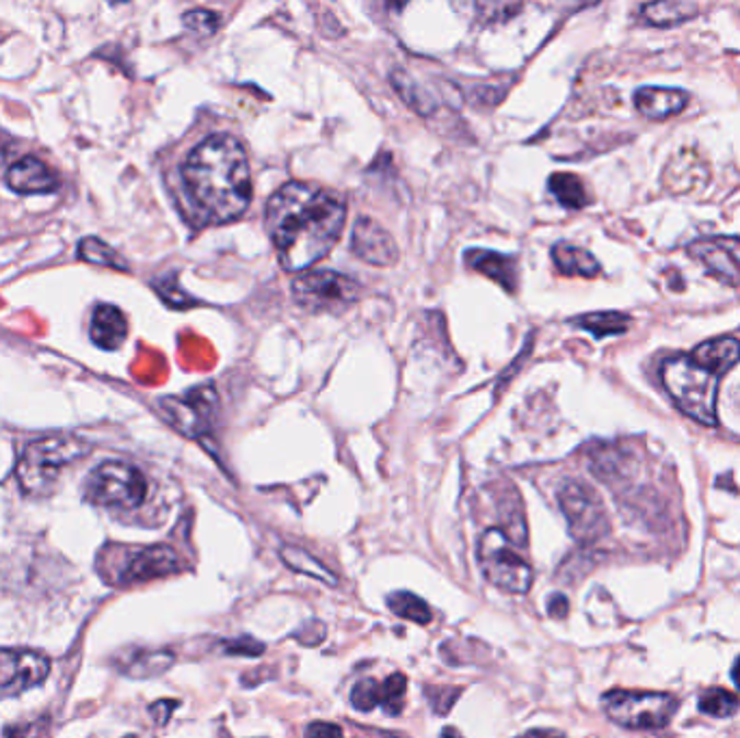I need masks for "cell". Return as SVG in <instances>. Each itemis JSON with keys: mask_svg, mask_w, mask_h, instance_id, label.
<instances>
[{"mask_svg": "<svg viewBox=\"0 0 740 738\" xmlns=\"http://www.w3.org/2000/svg\"><path fill=\"white\" fill-rule=\"evenodd\" d=\"M345 199L329 188L288 183L265 208V223L286 272L303 274L325 258L343 234Z\"/></svg>", "mask_w": 740, "mask_h": 738, "instance_id": "cell-1", "label": "cell"}, {"mask_svg": "<svg viewBox=\"0 0 740 738\" xmlns=\"http://www.w3.org/2000/svg\"><path fill=\"white\" fill-rule=\"evenodd\" d=\"M183 178L193 204L212 221H232L252 201L247 152L230 135H215L201 141L188 154Z\"/></svg>", "mask_w": 740, "mask_h": 738, "instance_id": "cell-2", "label": "cell"}, {"mask_svg": "<svg viewBox=\"0 0 740 738\" xmlns=\"http://www.w3.org/2000/svg\"><path fill=\"white\" fill-rule=\"evenodd\" d=\"M660 379L680 412L704 427L717 425V374L695 365L691 356H675L662 362Z\"/></svg>", "mask_w": 740, "mask_h": 738, "instance_id": "cell-3", "label": "cell"}, {"mask_svg": "<svg viewBox=\"0 0 740 738\" xmlns=\"http://www.w3.org/2000/svg\"><path fill=\"white\" fill-rule=\"evenodd\" d=\"M88 456V445L79 438H46L26 447L15 468L20 487L31 496H46L57 485L70 463Z\"/></svg>", "mask_w": 740, "mask_h": 738, "instance_id": "cell-4", "label": "cell"}, {"mask_svg": "<svg viewBox=\"0 0 740 738\" xmlns=\"http://www.w3.org/2000/svg\"><path fill=\"white\" fill-rule=\"evenodd\" d=\"M606 717L628 730H660L669 726L680 708V700L662 691L615 689L602 697Z\"/></svg>", "mask_w": 740, "mask_h": 738, "instance_id": "cell-5", "label": "cell"}, {"mask_svg": "<svg viewBox=\"0 0 740 738\" xmlns=\"http://www.w3.org/2000/svg\"><path fill=\"white\" fill-rule=\"evenodd\" d=\"M478 563L485 578L505 593L524 596L533 587L531 565L511 549L500 529H489L478 540Z\"/></svg>", "mask_w": 740, "mask_h": 738, "instance_id": "cell-6", "label": "cell"}, {"mask_svg": "<svg viewBox=\"0 0 740 738\" xmlns=\"http://www.w3.org/2000/svg\"><path fill=\"white\" fill-rule=\"evenodd\" d=\"M148 481L135 465L104 462L93 468L85 483L88 500L97 507L135 509L146 500Z\"/></svg>", "mask_w": 740, "mask_h": 738, "instance_id": "cell-7", "label": "cell"}, {"mask_svg": "<svg viewBox=\"0 0 740 738\" xmlns=\"http://www.w3.org/2000/svg\"><path fill=\"white\" fill-rule=\"evenodd\" d=\"M558 505L567 520L569 533L580 544H596L611 524L602 498L582 481H567L558 489Z\"/></svg>", "mask_w": 740, "mask_h": 738, "instance_id": "cell-8", "label": "cell"}, {"mask_svg": "<svg viewBox=\"0 0 740 738\" xmlns=\"http://www.w3.org/2000/svg\"><path fill=\"white\" fill-rule=\"evenodd\" d=\"M292 292L299 305L312 312L343 310L360 297V284L349 276L319 269L301 274L292 281Z\"/></svg>", "mask_w": 740, "mask_h": 738, "instance_id": "cell-9", "label": "cell"}, {"mask_svg": "<svg viewBox=\"0 0 740 738\" xmlns=\"http://www.w3.org/2000/svg\"><path fill=\"white\" fill-rule=\"evenodd\" d=\"M50 673V660L33 649L0 647V697L18 695L42 684Z\"/></svg>", "mask_w": 740, "mask_h": 738, "instance_id": "cell-10", "label": "cell"}, {"mask_svg": "<svg viewBox=\"0 0 740 738\" xmlns=\"http://www.w3.org/2000/svg\"><path fill=\"white\" fill-rule=\"evenodd\" d=\"M708 274L728 286H740V237H708L686 247Z\"/></svg>", "mask_w": 740, "mask_h": 738, "instance_id": "cell-11", "label": "cell"}, {"mask_svg": "<svg viewBox=\"0 0 740 738\" xmlns=\"http://www.w3.org/2000/svg\"><path fill=\"white\" fill-rule=\"evenodd\" d=\"M165 412L170 420L185 434V436H201L208 429L210 414L217 405V394L212 388H197L188 392L183 399H167Z\"/></svg>", "mask_w": 740, "mask_h": 738, "instance_id": "cell-12", "label": "cell"}, {"mask_svg": "<svg viewBox=\"0 0 740 738\" xmlns=\"http://www.w3.org/2000/svg\"><path fill=\"white\" fill-rule=\"evenodd\" d=\"M351 250L372 267H392L398 263V247L392 234L370 217H360L356 221Z\"/></svg>", "mask_w": 740, "mask_h": 738, "instance_id": "cell-13", "label": "cell"}, {"mask_svg": "<svg viewBox=\"0 0 740 738\" xmlns=\"http://www.w3.org/2000/svg\"><path fill=\"white\" fill-rule=\"evenodd\" d=\"M181 556L167 546H150L128 554L119 574L122 583H146L181 572Z\"/></svg>", "mask_w": 740, "mask_h": 738, "instance_id": "cell-14", "label": "cell"}, {"mask_svg": "<svg viewBox=\"0 0 740 738\" xmlns=\"http://www.w3.org/2000/svg\"><path fill=\"white\" fill-rule=\"evenodd\" d=\"M708 178H710L708 163L699 154L684 150L669 161L662 174V185L673 195H686L702 188L708 183Z\"/></svg>", "mask_w": 740, "mask_h": 738, "instance_id": "cell-15", "label": "cell"}, {"mask_svg": "<svg viewBox=\"0 0 740 738\" xmlns=\"http://www.w3.org/2000/svg\"><path fill=\"white\" fill-rule=\"evenodd\" d=\"M7 185L22 195H33V193L44 195V193L57 191L59 181L39 159L26 157L9 168Z\"/></svg>", "mask_w": 740, "mask_h": 738, "instance_id": "cell-16", "label": "cell"}, {"mask_svg": "<svg viewBox=\"0 0 740 738\" xmlns=\"http://www.w3.org/2000/svg\"><path fill=\"white\" fill-rule=\"evenodd\" d=\"M92 341L104 351L119 349L128 338V321L124 312L111 303H100L93 310L92 325H90Z\"/></svg>", "mask_w": 740, "mask_h": 738, "instance_id": "cell-17", "label": "cell"}, {"mask_svg": "<svg viewBox=\"0 0 740 738\" xmlns=\"http://www.w3.org/2000/svg\"><path fill=\"white\" fill-rule=\"evenodd\" d=\"M689 100H691L689 93L664 88H641L635 93L637 111L654 122H662L667 117L682 113L689 106Z\"/></svg>", "mask_w": 740, "mask_h": 738, "instance_id": "cell-18", "label": "cell"}, {"mask_svg": "<svg viewBox=\"0 0 740 738\" xmlns=\"http://www.w3.org/2000/svg\"><path fill=\"white\" fill-rule=\"evenodd\" d=\"M465 263L474 272H478V274L494 279L496 284H500L505 290L516 292V288H518V263H516V258L498 254V252H489V250H470L465 254Z\"/></svg>", "mask_w": 740, "mask_h": 738, "instance_id": "cell-19", "label": "cell"}, {"mask_svg": "<svg viewBox=\"0 0 740 738\" xmlns=\"http://www.w3.org/2000/svg\"><path fill=\"white\" fill-rule=\"evenodd\" d=\"M691 360L719 377L739 365L740 341L732 336H719V338L706 341L691 354Z\"/></svg>", "mask_w": 740, "mask_h": 738, "instance_id": "cell-20", "label": "cell"}, {"mask_svg": "<svg viewBox=\"0 0 740 738\" xmlns=\"http://www.w3.org/2000/svg\"><path fill=\"white\" fill-rule=\"evenodd\" d=\"M553 261L563 276L596 277L602 274V267L593 254L569 243H556Z\"/></svg>", "mask_w": 740, "mask_h": 738, "instance_id": "cell-21", "label": "cell"}, {"mask_svg": "<svg viewBox=\"0 0 740 738\" xmlns=\"http://www.w3.org/2000/svg\"><path fill=\"white\" fill-rule=\"evenodd\" d=\"M174 662V656L163 649H135L126 654L122 671L132 678H154L165 673Z\"/></svg>", "mask_w": 740, "mask_h": 738, "instance_id": "cell-22", "label": "cell"}, {"mask_svg": "<svg viewBox=\"0 0 740 738\" xmlns=\"http://www.w3.org/2000/svg\"><path fill=\"white\" fill-rule=\"evenodd\" d=\"M697 11H699V7L695 2H682V0L649 2V4H644V9H641L646 22H649L651 26H660V28L689 22L697 15Z\"/></svg>", "mask_w": 740, "mask_h": 738, "instance_id": "cell-23", "label": "cell"}, {"mask_svg": "<svg viewBox=\"0 0 740 738\" xmlns=\"http://www.w3.org/2000/svg\"><path fill=\"white\" fill-rule=\"evenodd\" d=\"M571 323L582 327L585 332H591L596 338H604V336H617V334L628 332L631 316L622 312H591V314L574 319Z\"/></svg>", "mask_w": 740, "mask_h": 738, "instance_id": "cell-24", "label": "cell"}, {"mask_svg": "<svg viewBox=\"0 0 740 738\" xmlns=\"http://www.w3.org/2000/svg\"><path fill=\"white\" fill-rule=\"evenodd\" d=\"M279 556H281V561H284L290 569H294V572H299V574L312 576V578H316V580H321V583H325V585H332V587L338 585V578H336V576H334L319 558H314L312 554L308 553V551H303V549L284 546Z\"/></svg>", "mask_w": 740, "mask_h": 738, "instance_id": "cell-25", "label": "cell"}, {"mask_svg": "<svg viewBox=\"0 0 740 738\" xmlns=\"http://www.w3.org/2000/svg\"><path fill=\"white\" fill-rule=\"evenodd\" d=\"M697 706L704 715H710V717H717V719H730V717L739 715L740 700L737 693H732L728 689L713 687V689H706L699 695Z\"/></svg>", "mask_w": 740, "mask_h": 738, "instance_id": "cell-26", "label": "cell"}, {"mask_svg": "<svg viewBox=\"0 0 740 738\" xmlns=\"http://www.w3.org/2000/svg\"><path fill=\"white\" fill-rule=\"evenodd\" d=\"M551 191L556 197V201L569 210H580L589 204V195L587 188L582 185V181L574 174H553L551 178Z\"/></svg>", "mask_w": 740, "mask_h": 738, "instance_id": "cell-27", "label": "cell"}, {"mask_svg": "<svg viewBox=\"0 0 740 738\" xmlns=\"http://www.w3.org/2000/svg\"><path fill=\"white\" fill-rule=\"evenodd\" d=\"M388 607L394 615L403 618V620H409L414 624H420V626H427L431 622V609L427 602H423L418 596L409 593V591H396L388 598Z\"/></svg>", "mask_w": 740, "mask_h": 738, "instance_id": "cell-28", "label": "cell"}, {"mask_svg": "<svg viewBox=\"0 0 740 738\" xmlns=\"http://www.w3.org/2000/svg\"><path fill=\"white\" fill-rule=\"evenodd\" d=\"M385 704H388L385 682H377L372 678H367V680H360L351 691V706L360 713H369L377 706L385 708Z\"/></svg>", "mask_w": 740, "mask_h": 738, "instance_id": "cell-29", "label": "cell"}, {"mask_svg": "<svg viewBox=\"0 0 740 738\" xmlns=\"http://www.w3.org/2000/svg\"><path fill=\"white\" fill-rule=\"evenodd\" d=\"M79 256L85 263H92V265H104V267H113V269H126L124 258L108 243L97 241V239L81 241Z\"/></svg>", "mask_w": 740, "mask_h": 738, "instance_id": "cell-30", "label": "cell"}, {"mask_svg": "<svg viewBox=\"0 0 740 738\" xmlns=\"http://www.w3.org/2000/svg\"><path fill=\"white\" fill-rule=\"evenodd\" d=\"M392 83H394V90L401 93V97L412 108H416L420 115H429L433 111V100L427 93L420 92L418 85L407 74H394Z\"/></svg>", "mask_w": 740, "mask_h": 738, "instance_id": "cell-31", "label": "cell"}, {"mask_svg": "<svg viewBox=\"0 0 740 738\" xmlns=\"http://www.w3.org/2000/svg\"><path fill=\"white\" fill-rule=\"evenodd\" d=\"M185 26L199 35H212L219 28V15L208 9H193L185 13Z\"/></svg>", "mask_w": 740, "mask_h": 738, "instance_id": "cell-32", "label": "cell"}, {"mask_svg": "<svg viewBox=\"0 0 740 738\" xmlns=\"http://www.w3.org/2000/svg\"><path fill=\"white\" fill-rule=\"evenodd\" d=\"M226 651L228 654H234V656H261L265 651V646L252 637H241V639H234V642H226L223 644Z\"/></svg>", "mask_w": 740, "mask_h": 738, "instance_id": "cell-33", "label": "cell"}, {"mask_svg": "<svg viewBox=\"0 0 740 738\" xmlns=\"http://www.w3.org/2000/svg\"><path fill=\"white\" fill-rule=\"evenodd\" d=\"M294 639H299L303 646H319L325 639V626L316 620H310L297 631Z\"/></svg>", "mask_w": 740, "mask_h": 738, "instance_id": "cell-34", "label": "cell"}, {"mask_svg": "<svg viewBox=\"0 0 740 738\" xmlns=\"http://www.w3.org/2000/svg\"><path fill=\"white\" fill-rule=\"evenodd\" d=\"M305 738H345L340 726L327 722H314L305 728Z\"/></svg>", "mask_w": 740, "mask_h": 738, "instance_id": "cell-35", "label": "cell"}, {"mask_svg": "<svg viewBox=\"0 0 740 738\" xmlns=\"http://www.w3.org/2000/svg\"><path fill=\"white\" fill-rule=\"evenodd\" d=\"M548 613L553 618H556V620H560V618H565L569 613V602H567V598L563 593L551 596V600H548Z\"/></svg>", "mask_w": 740, "mask_h": 738, "instance_id": "cell-36", "label": "cell"}, {"mask_svg": "<svg viewBox=\"0 0 740 738\" xmlns=\"http://www.w3.org/2000/svg\"><path fill=\"white\" fill-rule=\"evenodd\" d=\"M520 738H565L560 733L556 730H531L527 735H522Z\"/></svg>", "mask_w": 740, "mask_h": 738, "instance_id": "cell-37", "label": "cell"}, {"mask_svg": "<svg viewBox=\"0 0 740 738\" xmlns=\"http://www.w3.org/2000/svg\"><path fill=\"white\" fill-rule=\"evenodd\" d=\"M442 738H462V735L455 730V728H444L442 733Z\"/></svg>", "mask_w": 740, "mask_h": 738, "instance_id": "cell-38", "label": "cell"}, {"mask_svg": "<svg viewBox=\"0 0 740 738\" xmlns=\"http://www.w3.org/2000/svg\"><path fill=\"white\" fill-rule=\"evenodd\" d=\"M732 678H735V682H737V687L740 689V658L735 662V669H732Z\"/></svg>", "mask_w": 740, "mask_h": 738, "instance_id": "cell-39", "label": "cell"}]
</instances>
